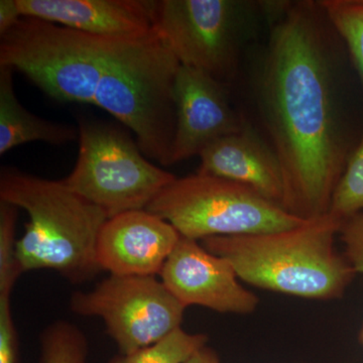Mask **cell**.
<instances>
[{
	"mask_svg": "<svg viewBox=\"0 0 363 363\" xmlns=\"http://www.w3.org/2000/svg\"><path fill=\"white\" fill-rule=\"evenodd\" d=\"M332 33L319 1L291 2L272 23L257 82L259 111L283 172V208L305 221L328 214L351 154Z\"/></svg>",
	"mask_w": 363,
	"mask_h": 363,
	"instance_id": "1",
	"label": "cell"
},
{
	"mask_svg": "<svg viewBox=\"0 0 363 363\" xmlns=\"http://www.w3.org/2000/svg\"><path fill=\"white\" fill-rule=\"evenodd\" d=\"M341 225L327 214L285 230L215 236L200 243L228 260L248 285L293 297L330 301L342 297L357 274L334 245Z\"/></svg>",
	"mask_w": 363,
	"mask_h": 363,
	"instance_id": "2",
	"label": "cell"
},
{
	"mask_svg": "<svg viewBox=\"0 0 363 363\" xmlns=\"http://www.w3.org/2000/svg\"><path fill=\"white\" fill-rule=\"evenodd\" d=\"M0 201L25 210L26 230L18 240L23 272L52 269L74 284L101 272L97 240L106 214L67 187L13 167L0 171Z\"/></svg>",
	"mask_w": 363,
	"mask_h": 363,
	"instance_id": "3",
	"label": "cell"
},
{
	"mask_svg": "<svg viewBox=\"0 0 363 363\" xmlns=\"http://www.w3.org/2000/svg\"><path fill=\"white\" fill-rule=\"evenodd\" d=\"M147 210L171 223L183 238L197 241L274 233L305 222L247 186L198 172L177 178Z\"/></svg>",
	"mask_w": 363,
	"mask_h": 363,
	"instance_id": "4",
	"label": "cell"
},
{
	"mask_svg": "<svg viewBox=\"0 0 363 363\" xmlns=\"http://www.w3.org/2000/svg\"><path fill=\"white\" fill-rule=\"evenodd\" d=\"M75 167L64 184L106 214L145 210L177 177L147 160L130 135L109 124L79 125Z\"/></svg>",
	"mask_w": 363,
	"mask_h": 363,
	"instance_id": "5",
	"label": "cell"
},
{
	"mask_svg": "<svg viewBox=\"0 0 363 363\" xmlns=\"http://www.w3.org/2000/svg\"><path fill=\"white\" fill-rule=\"evenodd\" d=\"M257 2L238 0L150 1L154 30L181 66L228 85L238 70L248 16Z\"/></svg>",
	"mask_w": 363,
	"mask_h": 363,
	"instance_id": "6",
	"label": "cell"
},
{
	"mask_svg": "<svg viewBox=\"0 0 363 363\" xmlns=\"http://www.w3.org/2000/svg\"><path fill=\"white\" fill-rule=\"evenodd\" d=\"M74 314L99 317L118 347L130 354L181 328L186 308L154 276H113L70 298Z\"/></svg>",
	"mask_w": 363,
	"mask_h": 363,
	"instance_id": "7",
	"label": "cell"
},
{
	"mask_svg": "<svg viewBox=\"0 0 363 363\" xmlns=\"http://www.w3.org/2000/svg\"><path fill=\"white\" fill-rule=\"evenodd\" d=\"M160 277L185 308L200 306L222 314L248 315L259 304L257 296L241 285L228 260L183 236Z\"/></svg>",
	"mask_w": 363,
	"mask_h": 363,
	"instance_id": "8",
	"label": "cell"
},
{
	"mask_svg": "<svg viewBox=\"0 0 363 363\" xmlns=\"http://www.w3.org/2000/svg\"><path fill=\"white\" fill-rule=\"evenodd\" d=\"M225 84L204 72L181 66L177 74V125L172 164L200 154L210 145L242 130L245 121L229 101Z\"/></svg>",
	"mask_w": 363,
	"mask_h": 363,
	"instance_id": "9",
	"label": "cell"
},
{
	"mask_svg": "<svg viewBox=\"0 0 363 363\" xmlns=\"http://www.w3.org/2000/svg\"><path fill=\"white\" fill-rule=\"evenodd\" d=\"M180 238L175 227L147 209L116 215L98 236V264L113 276H160Z\"/></svg>",
	"mask_w": 363,
	"mask_h": 363,
	"instance_id": "10",
	"label": "cell"
},
{
	"mask_svg": "<svg viewBox=\"0 0 363 363\" xmlns=\"http://www.w3.org/2000/svg\"><path fill=\"white\" fill-rule=\"evenodd\" d=\"M23 18H39L101 37H136L154 30L150 1L18 0Z\"/></svg>",
	"mask_w": 363,
	"mask_h": 363,
	"instance_id": "11",
	"label": "cell"
},
{
	"mask_svg": "<svg viewBox=\"0 0 363 363\" xmlns=\"http://www.w3.org/2000/svg\"><path fill=\"white\" fill-rule=\"evenodd\" d=\"M199 157L198 173L242 184L283 208L285 186L278 157L247 123L210 145Z\"/></svg>",
	"mask_w": 363,
	"mask_h": 363,
	"instance_id": "12",
	"label": "cell"
},
{
	"mask_svg": "<svg viewBox=\"0 0 363 363\" xmlns=\"http://www.w3.org/2000/svg\"><path fill=\"white\" fill-rule=\"evenodd\" d=\"M13 73L11 69L0 67V155L28 143L62 145L78 140L77 128L35 116L20 104Z\"/></svg>",
	"mask_w": 363,
	"mask_h": 363,
	"instance_id": "13",
	"label": "cell"
},
{
	"mask_svg": "<svg viewBox=\"0 0 363 363\" xmlns=\"http://www.w3.org/2000/svg\"><path fill=\"white\" fill-rule=\"evenodd\" d=\"M208 340L206 334L188 333L181 327L147 347L116 355L109 363H186Z\"/></svg>",
	"mask_w": 363,
	"mask_h": 363,
	"instance_id": "14",
	"label": "cell"
},
{
	"mask_svg": "<svg viewBox=\"0 0 363 363\" xmlns=\"http://www.w3.org/2000/svg\"><path fill=\"white\" fill-rule=\"evenodd\" d=\"M319 4L347 47L363 83V0H321Z\"/></svg>",
	"mask_w": 363,
	"mask_h": 363,
	"instance_id": "15",
	"label": "cell"
},
{
	"mask_svg": "<svg viewBox=\"0 0 363 363\" xmlns=\"http://www.w3.org/2000/svg\"><path fill=\"white\" fill-rule=\"evenodd\" d=\"M360 213H363V135L348 157L328 212L340 223Z\"/></svg>",
	"mask_w": 363,
	"mask_h": 363,
	"instance_id": "16",
	"label": "cell"
},
{
	"mask_svg": "<svg viewBox=\"0 0 363 363\" xmlns=\"http://www.w3.org/2000/svg\"><path fill=\"white\" fill-rule=\"evenodd\" d=\"M88 341L75 325L59 320L40 335V363H86Z\"/></svg>",
	"mask_w": 363,
	"mask_h": 363,
	"instance_id": "17",
	"label": "cell"
},
{
	"mask_svg": "<svg viewBox=\"0 0 363 363\" xmlns=\"http://www.w3.org/2000/svg\"><path fill=\"white\" fill-rule=\"evenodd\" d=\"M18 208L0 201V295H11L23 274L18 257L16 225Z\"/></svg>",
	"mask_w": 363,
	"mask_h": 363,
	"instance_id": "18",
	"label": "cell"
},
{
	"mask_svg": "<svg viewBox=\"0 0 363 363\" xmlns=\"http://www.w3.org/2000/svg\"><path fill=\"white\" fill-rule=\"evenodd\" d=\"M345 247V257L357 272L363 274V213L344 221L339 231ZM363 345V327L359 334Z\"/></svg>",
	"mask_w": 363,
	"mask_h": 363,
	"instance_id": "19",
	"label": "cell"
},
{
	"mask_svg": "<svg viewBox=\"0 0 363 363\" xmlns=\"http://www.w3.org/2000/svg\"><path fill=\"white\" fill-rule=\"evenodd\" d=\"M0 363H18V332L11 313V295H0Z\"/></svg>",
	"mask_w": 363,
	"mask_h": 363,
	"instance_id": "20",
	"label": "cell"
},
{
	"mask_svg": "<svg viewBox=\"0 0 363 363\" xmlns=\"http://www.w3.org/2000/svg\"><path fill=\"white\" fill-rule=\"evenodd\" d=\"M18 0L0 1V37L6 35L23 18Z\"/></svg>",
	"mask_w": 363,
	"mask_h": 363,
	"instance_id": "21",
	"label": "cell"
},
{
	"mask_svg": "<svg viewBox=\"0 0 363 363\" xmlns=\"http://www.w3.org/2000/svg\"><path fill=\"white\" fill-rule=\"evenodd\" d=\"M186 363H220V360L217 353L206 345L195 353Z\"/></svg>",
	"mask_w": 363,
	"mask_h": 363,
	"instance_id": "22",
	"label": "cell"
}]
</instances>
